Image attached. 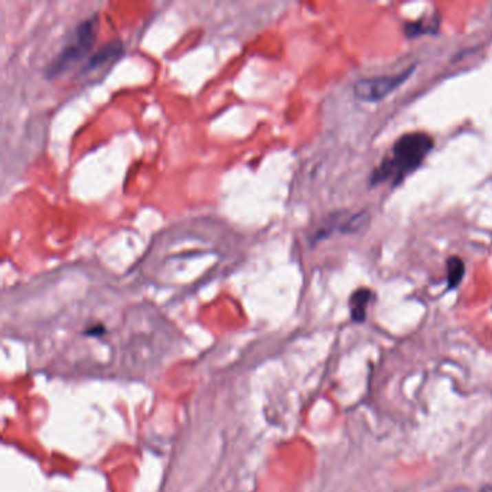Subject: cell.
Listing matches in <instances>:
<instances>
[{
  "label": "cell",
  "instance_id": "obj_3",
  "mask_svg": "<svg viewBox=\"0 0 492 492\" xmlns=\"http://www.w3.org/2000/svg\"><path fill=\"white\" fill-rule=\"evenodd\" d=\"M414 71V67L406 71L392 74V76H377L371 78L358 80L354 85V96L365 103H377L392 94L396 88L405 83Z\"/></svg>",
  "mask_w": 492,
  "mask_h": 492
},
{
  "label": "cell",
  "instance_id": "obj_7",
  "mask_svg": "<svg viewBox=\"0 0 492 492\" xmlns=\"http://www.w3.org/2000/svg\"><path fill=\"white\" fill-rule=\"evenodd\" d=\"M481 492H492V488H489V486H486V488H484Z\"/></svg>",
  "mask_w": 492,
  "mask_h": 492
},
{
  "label": "cell",
  "instance_id": "obj_1",
  "mask_svg": "<svg viewBox=\"0 0 492 492\" xmlns=\"http://www.w3.org/2000/svg\"><path fill=\"white\" fill-rule=\"evenodd\" d=\"M434 139L429 134L416 131L401 136L393 146L392 155L383 160L381 165L374 169L370 184L380 185L392 181L397 186L410 172L419 168L429 152L434 149Z\"/></svg>",
  "mask_w": 492,
  "mask_h": 492
},
{
  "label": "cell",
  "instance_id": "obj_4",
  "mask_svg": "<svg viewBox=\"0 0 492 492\" xmlns=\"http://www.w3.org/2000/svg\"><path fill=\"white\" fill-rule=\"evenodd\" d=\"M371 299H372V292L367 288L358 289L351 295L350 306H351V318L354 322L361 323L365 321L367 306Z\"/></svg>",
  "mask_w": 492,
  "mask_h": 492
},
{
  "label": "cell",
  "instance_id": "obj_6",
  "mask_svg": "<svg viewBox=\"0 0 492 492\" xmlns=\"http://www.w3.org/2000/svg\"><path fill=\"white\" fill-rule=\"evenodd\" d=\"M465 276V263L459 257H451L447 260V286L455 289L459 286Z\"/></svg>",
  "mask_w": 492,
  "mask_h": 492
},
{
  "label": "cell",
  "instance_id": "obj_5",
  "mask_svg": "<svg viewBox=\"0 0 492 492\" xmlns=\"http://www.w3.org/2000/svg\"><path fill=\"white\" fill-rule=\"evenodd\" d=\"M122 51H123L122 42H118V41L109 42L106 47L100 48L96 54L92 55V58L88 59L87 69H96L104 64H107L109 61H111V59L117 58L118 54H120Z\"/></svg>",
  "mask_w": 492,
  "mask_h": 492
},
{
  "label": "cell",
  "instance_id": "obj_2",
  "mask_svg": "<svg viewBox=\"0 0 492 492\" xmlns=\"http://www.w3.org/2000/svg\"><path fill=\"white\" fill-rule=\"evenodd\" d=\"M98 18L97 14L83 21L74 32L72 41L56 55L54 61L47 68L48 78L61 76L68 71L74 64L78 63L89 51L93 50L97 39Z\"/></svg>",
  "mask_w": 492,
  "mask_h": 492
}]
</instances>
